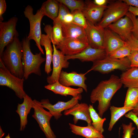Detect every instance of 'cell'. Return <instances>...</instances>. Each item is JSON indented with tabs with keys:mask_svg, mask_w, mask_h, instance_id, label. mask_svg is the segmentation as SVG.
Returning a JSON list of instances; mask_svg holds the SVG:
<instances>
[{
	"mask_svg": "<svg viewBox=\"0 0 138 138\" xmlns=\"http://www.w3.org/2000/svg\"><path fill=\"white\" fill-rule=\"evenodd\" d=\"M122 85L120 78L112 75L108 79L101 81L91 91L90 102L92 103L98 102V114L101 118L110 107L113 96Z\"/></svg>",
	"mask_w": 138,
	"mask_h": 138,
	"instance_id": "1",
	"label": "cell"
},
{
	"mask_svg": "<svg viewBox=\"0 0 138 138\" xmlns=\"http://www.w3.org/2000/svg\"><path fill=\"white\" fill-rule=\"evenodd\" d=\"M6 47L0 56V59L12 74L20 78H24L22 42L20 41L18 37H16Z\"/></svg>",
	"mask_w": 138,
	"mask_h": 138,
	"instance_id": "2",
	"label": "cell"
},
{
	"mask_svg": "<svg viewBox=\"0 0 138 138\" xmlns=\"http://www.w3.org/2000/svg\"><path fill=\"white\" fill-rule=\"evenodd\" d=\"M23 55L22 62L24 72V78L27 79L32 74L40 76L41 75L40 67L46 61V58L42 56L41 52L33 54L30 49V40L27 36L22 40Z\"/></svg>",
	"mask_w": 138,
	"mask_h": 138,
	"instance_id": "3",
	"label": "cell"
},
{
	"mask_svg": "<svg viewBox=\"0 0 138 138\" xmlns=\"http://www.w3.org/2000/svg\"><path fill=\"white\" fill-rule=\"evenodd\" d=\"M130 6L122 0L111 2L105 10L100 21L97 24L105 29L125 15Z\"/></svg>",
	"mask_w": 138,
	"mask_h": 138,
	"instance_id": "4",
	"label": "cell"
},
{
	"mask_svg": "<svg viewBox=\"0 0 138 138\" xmlns=\"http://www.w3.org/2000/svg\"><path fill=\"white\" fill-rule=\"evenodd\" d=\"M131 68L130 61L128 57L118 59L108 56L93 62L90 70L105 74L116 70L124 72Z\"/></svg>",
	"mask_w": 138,
	"mask_h": 138,
	"instance_id": "5",
	"label": "cell"
},
{
	"mask_svg": "<svg viewBox=\"0 0 138 138\" xmlns=\"http://www.w3.org/2000/svg\"><path fill=\"white\" fill-rule=\"evenodd\" d=\"M33 9L32 7L28 5L25 8L24 13L25 16L29 20L30 25L29 32L27 37L30 40H33L40 51L43 55L44 53L40 44V40L42 35L41 24L44 15L39 9L36 14L33 13Z\"/></svg>",
	"mask_w": 138,
	"mask_h": 138,
	"instance_id": "6",
	"label": "cell"
},
{
	"mask_svg": "<svg viewBox=\"0 0 138 138\" xmlns=\"http://www.w3.org/2000/svg\"><path fill=\"white\" fill-rule=\"evenodd\" d=\"M24 78H20L12 74L0 59V85L7 87L12 90L20 99L26 94L24 89Z\"/></svg>",
	"mask_w": 138,
	"mask_h": 138,
	"instance_id": "7",
	"label": "cell"
},
{
	"mask_svg": "<svg viewBox=\"0 0 138 138\" xmlns=\"http://www.w3.org/2000/svg\"><path fill=\"white\" fill-rule=\"evenodd\" d=\"M33 100L32 108L34 110L32 117L36 121L41 130L47 138H56L52 130L50 121L53 116L49 111L45 110L42 106L40 102L36 99Z\"/></svg>",
	"mask_w": 138,
	"mask_h": 138,
	"instance_id": "8",
	"label": "cell"
},
{
	"mask_svg": "<svg viewBox=\"0 0 138 138\" xmlns=\"http://www.w3.org/2000/svg\"><path fill=\"white\" fill-rule=\"evenodd\" d=\"M18 18L13 17L6 21L0 22V56L4 49L12 42L18 33L16 29Z\"/></svg>",
	"mask_w": 138,
	"mask_h": 138,
	"instance_id": "9",
	"label": "cell"
},
{
	"mask_svg": "<svg viewBox=\"0 0 138 138\" xmlns=\"http://www.w3.org/2000/svg\"><path fill=\"white\" fill-rule=\"evenodd\" d=\"M82 99V95L79 94L67 101H59L54 105L50 103L48 99H42L40 102L42 107L48 109L54 119L57 120L62 116V111L71 108Z\"/></svg>",
	"mask_w": 138,
	"mask_h": 138,
	"instance_id": "10",
	"label": "cell"
},
{
	"mask_svg": "<svg viewBox=\"0 0 138 138\" xmlns=\"http://www.w3.org/2000/svg\"><path fill=\"white\" fill-rule=\"evenodd\" d=\"M52 44L53 50L52 59L53 68L51 75L47 78V81L49 84H52L58 81L62 69L67 68L69 65V62L65 58V55L56 48L54 44Z\"/></svg>",
	"mask_w": 138,
	"mask_h": 138,
	"instance_id": "11",
	"label": "cell"
},
{
	"mask_svg": "<svg viewBox=\"0 0 138 138\" xmlns=\"http://www.w3.org/2000/svg\"><path fill=\"white\" fill-rule=\"evenodd\" d=\"M87 22L85 30L89 45L96 48L104 49V29L87 20Z\"/></svg>",
	"mask_w": 138,
	"mask_h": 138,
	"instance_id": "12",
	"label": "cell"
},
{
	"mask_svg": "<svg viewBox=\"0 0 138 138\" xmlns=\"http://www.w3.org/2000/svg\"><path fill=\"white\" fill-rule=\"evenodd\" d=\"M85 74L78 73L75 72L68 73L62 70L58 82L61 84L66 86H74L82 88L87 92V87L85 83L87 79Z\"/></svg>",
	"mask_w": 138,
	"mask_h": 138,
	"instance_id": "13",
	"label": "cell"
},
{
	"mask_svg": "<svg viewBox=\"0 0 138 138\" xmlns=\"http://www.w3.org/2000/svg\"><path fill=\"white\" fill-rule=\"evenodd\" d=\"M89 45L88 43L78 40L64 38L58 45L55 46L66 56H73L78 54Z\"/></svg>",
	"mask_w": 138,
	"mask_h": 138,
	"instance_id": "14",
	"label": "cell"
},
{
	"mask_svg": "<svg viewBox=\"0 0 138 138\" xmlns=\"http://www.w3.org/2000/svg\"><path fill=\"white\" fill-rule=\"evenodd\" d=\"M107 56L104 49L96 48L89 45L80 53L73 56L65 55V58L67 60L77 59L83 62L91 61L93 62Z\"/></svg>",
	"mask_w": 138,
	"mask_h": 138,
	"instance_id": "15",
	"label": "cell"
},
{
	"mask_svg": "<svg viewBox=\"0 0 138 138\" xmlns=\"http://www.w3.org/2000/svg\"><path fill=\"white\" fill-rule=\"evenodd\" d=\"M133 27V24L131 20L126 15L110 24L107 27L118 34L125 42L131 36Z\"/></svg>",
	"mask_w": 138,
	"mask_h": 138,
	"instance_id": "16",
	"label": "cell"
},
{
	"mask_svg": "<svg viewBox=\"0 0 138 138\" xmlns=\"http://www.w3.org/2000/svg\"><path fill=\"white\" fill-rule=\"evenodd\" d=\"M63 114L65 116L73 115L75 124L79 120H82L86 121L87 125H91L92 120L89 111V105L86 103H78L71 108L64 111Z\"/></svg>",
	"mask_w": 138,
	"mask_h": 138,
	"instance_id": "17",
	"label": "cell"
},
{
	"mask_svg": "<svg viewBox=\"0 0 138 138\" xmlns=\"http://www.w3.org/2000/svg\"><path fill=\"white\" fill-rule=\"evenodd\" d=\"M82 11L87 20L96 25L100 21L107 5L99 6L96 5L93 1L86 0Z\"/></svg>",
	"mask_w": 138,
	"mask_h": 138,
	"instance_id": "18",
	"label": "cell"
},
{
	"mask_svg": "<svg viewBox=\"0 0 138 138\" xmlns=\"http://www.w3.org/2000/svg\"><path fill=\"white\" fill-rule=\"evenodd\" d=\"M125 43L118 34L109 28L104 29L103 45L107 56Z\"/></svg>",
	"mask_w": 138,
	"mask_h": 138,
	"instance_id": "19",
	"label": "cell"
},
{
	"mask_svg": "<svg viewBox=\"0 0 138 138\" xmlns=\"http://www.w3.org/2000/svg\"><path fill=\"white\" fill-rule=\"evenodd\" d=\"M61 25L64 38L76 39L89 43L85 29L73 23Z\"/></svg>",
	"mask_w": 138,
	"mask_h": 138,
	"instance_id": "20",
	"label": "cell"
},
{
	"mask_svg": "<svg viewBox=\"0 0 138 138\" xmlns=\"http://www.w3.org/2000/svg\"><path fill=\"white\" fill-rule=\"evenodd\" d=\"M23 99L24 101L22 103H18L16 111L20 118V131H24L28 123V116L31 109L32 108L33 103V100L27 94Z\"/></svg>",
	"mask_w": 138,
	"mask_h": 138,
	"instance_id": "21",
	"label": "cell"
},
{
	"mask_svg": "<svg viewBox=\"0 0 138 138\" xmlns=\"http://www.w3.org/2000/svg\"><path fill=\"white\" fill-rule=\"evenodd\" d=\"M72 132L77 135L86 138H104L102 133L96 130L92 125L81 126L71 123H69Z\"/></svg>",
	"mask_w": 138,
	"mask_h": 138,
	"instance_id": "22",
	"label": "cell"
},
{
	"mask_svg": "<svg viewBox=\"0 0 138 138\" xmlns=\"http://www.w3.org/2000/svg\"><path fill=\"white\" fill-rule=\"evenodd\" d=\"M46 89L53 91L56 94L67 96L71 95L73 97L77 96L82 93L83 89L81 87L74 88L60 84L58 81L52 84H49L44 86Z\"/></svg>",
	"mask_w": 138,
	"mask_h": 138,
	"instance_id": "23",
	"label": "cell"
},
{
	"mask_svg": "<svg viewBox=\"0 0 138 138\" xmlns=\"http://www.w3.org/2000/svg\"><path fill=\"white\" fill-rule=\"evenodd\" d=\"M120 78L124 87L138 88V67H131L124 72Z\"/></svg>",
	"mask_w": 138,
	"mask_h": 138,
	"instance_id": "24",
	"label": "cell"
},
{
	"mask_svg": "<svg viewBox=\"0 0 138 138\" xmlns=\"http://www.w3.org/2000/svg\"><path fill=\"white\" fill-rule=\"evenodd\" d=\"M40 43L41 46H44L45 49L46 57L44 70L45 72L48 75L52 70L51 64L53 50L51 45V41L48 35L42 34Z\"/></svg>",
	"mask_w": 138,
	"mask_h": 138,
	"instance_id": "25",
	"label": "cell"
},
{
	"mask_svg": "<svg viewBox=\"0 0 138 138\" xmlns=\"http://www.w3.org/2000/svg\"><path fill=\"white\" fill-rule=\"evenodd\" d=\"M59 5L57 0H48L43 3L40 9L44 16H47L54 21L58 16Z\"/></svg>",
	"mask_w": 138,
	"mask_h": 138,
	"instance_id": "26",
	"label": "cell"
},
{
	"mask_svg": "<svg viewBox=\"0 0 138 138\" xmlns=\"http://www.w3.org/2000/svg\"><path fill=\"white\" fill-rule=\"evenodd\" d=\"M134 108L123 107H118L112 106L110 107L111 117L108 130L110 131L113 126L118 120L126 113L133 110Z\"/></svg>",
	"mask_w": 138,
	"mask_h": 138,
	"instance_id": "27",
	"label": "cell"
},
{
	"mask_svg": "<svg viewBox=\"0 0 138 138\" xmlns=\"http://www.w3.org/2000/svg\"><path fill=\"white\" fill-rule=\"evenodd\" d=\"M89 111L92 120L91 125L97 131L102 133L104 130L103 125L106 119L101 118L93 108L92 105H89Z\"/></svg>",
	"mask_w": 138,
	"mask_h": 138,
	"instance_id": "28",
	"label": "cell"
},
{
	"mask_svg": "<svg viewBox=\"0 0 138 138\" xmlns=\"http://www.w3.org/2000/svg\"><path fill=\"white\" fill-rule=\"evenodd\" d=\"M138 103V88H128L127 91L123 106L134 108Z\"/></svg>",
	"mask_w": 138,
	"mask_h": 138,
	"instance_id": "29",
	"label": "cell"
},
{
	"mask_svg": "<svg viewBox=\"0 0 138 138\" xmlns=\"http://www.w3.org/2000/svg\"><path fill=\"white\" fill-rule=\"evenodd\" d=\"M53 24L51 35L48 36L52 44L57 46L63 40L64 38L63 34L61 25L55 21H53Z\"/></svg>",
	"mask_w": 138,
	"mask_h": 138,
	"instance_id": "30",
	"label": "cell"
},
{
	"mask_svg": "<svg viewBox=\"0 0 138 138\" xmlns=\"http://www.w3.org/2000/svg\"><path fill=\"white\" fill-rule=\"evenodd\" d=\"M59 3L65 5L73 13L75 11H82L85 5V2L80 0H57Z\"/></svg>",
	"mask_w": 138,
	"mask_h": 138,
	"instance_id": "31",
	"label": "cell"
},
{
	"mask_svg": "<svg viewBox=\"0 0 138 138\" xmlns=\"http://www.w3.org/2000/svg\"><path fill=\"white\" fill-rule=\"evenodd\" d=\"M131 52L130 47L126 42L124 45L112 52L108 56L117 59H121L128 57Z\"/></svg>",
	"mask_w": 138,
	"mask_h": 138,
	"instance_id": "32",
	"label": "cell"
},
{
	"mask_svg": "<svg viewBox=\"0 0 138 138\" xmlns=\"http://www.w3.org/2000/svg\"><path fill=\"white\" fill-rule=\"evenodd\" d=\"M72 14L73 15L72 23L85 29L87 26V20L82 11L77 10Z\"/></svg>",
	"mask_w": 138,
	"mask_h": 138,
	"instance_id": "33",
	"label": "cell"
},
{
	"mask_svg": "<svg viewBox=\"0 0 138 138\" xmlns=\"http://www.w3.org/2000/svg\"><path fill=\"white\" fill-rule=\"evenodd\" d=\"M70 12H71L70 10L65 5L59 3L58 16L55 20L53 21L59 22L61 25L63 23L65 16Z\"/></svg>",
	"mask_w": 138,
	"mask_h": 138,
	"instance_id": "34",
	"label": "cell"
},
{
	"mask_svg": "<svg viewBox=\"0 0 138 138\" xmlns=\"http://www.w3.org/2000/svg\"><path fill=\"white\" fill-rule=\"evenodd\" d=\"M125 15L129 17L131 20L133 24L132 34L135 38L138 40V18H136L129 12H128Z\"/></svg>",
	"mask_w": 138,
	"mask_h": 138,
	"instance_id": "35",
	"label": "cell"
},
{
	"mask_svg": "<svg viewBox=\"0 0 138 138\" xmlns=\"http://www.w3.org/2000/svg\"><path fill=\"white\" fill-rule=\"evenodd\" d=\"M122 126L123 130L122 138H131L135 129L133 126L132 123L130 122L128 124L122 123Z\"/></svg>",
	"mask_w": 138,
	"mask_h": 138,
	"instance_id": "36",
	"label": "cell"
},
{
	"mask_svg": "<svg viewBox=\"0 0 138 138\" xmlns=\"http://www.w3.org/2000/svg\"><path fill=\"white\" fill-rule=\"evenodd\" d=\"M131 67H138V52L132 51L128 57Z\"/></svg>",
	"mask_w": 138,
	"mask_h": 138,
	"instance_id": "37",
	"label": "cell"
},
{
	"mask_svg": "<svg viewBox=\"0 0 138 138\" xmlns=\"http://www.w3.org/2000/svg\"><path fill=\"white\" fill-rule=\"evenodd\" d=\"M126 42L130 47L132 52H138V40L135 38L132 34Z\"/></svg>",
	"mask_w": 138,
	"mask_h": 138,
	"instance_id": "38",
	"label": "cell"
},
{
	"mask_svg": "<svg viewBox=\"0 0 138 138\" xmlns=\"http://www.w3.org/2000/svg\"><path fill=\"white\" fill-rule=\"evenodd\" d=\"M125 117L131 119L136 124L138 129V117L132 111H129L127 114H125Z\"/></svg>",
	"mask_w": 138,
	"mask_h": 138,
	"instance_id": "39",
	"label": "cell"
},
{
	"mask_svg": "<svg viewBox=\"0 0 138 138\" xmlns=\"http://www.w3.org/2000/svg\"><path fill=\"white\" fill-rule=\"evenodd\" d=\"M6 8V5L5 0H0V22H3L4 19L3 14L5 12Z\"/></svg>",
	"mask_w": 138,
	"mask_h": 138,
	"instance_id": "40",
	"label": "cell"
},
{
	"mask_svg": "<svg viewBox=\"0 0 138 138\" xmlns=\"http://www.w3.org/2000/svg\"><path fill=\"white\" fill-rule=\"evenodd\" d=\"M73 19V14L70 12L67 13L65 16L62 24H68L72 23Z\"/></svg>",
	"mask_w": 138,
	"mask_h": 138,
	"instance_id": "41",
	"label": "cell"
},
{
	"mask_svg": "<svg viewBox=\"0 0 138 138\" xmlns=\"http://www.w3.org/2000/svg\"><path fill=\"white\" fill-rule=\"evenodd\" d=\"M130 6L138 8V0H122Z\"/></svg>",
	"mask_w": 138,
	"mask_h": 138,
	"instance_id": "42",
	"label": "cell"
},
{
	"mask_svg": "<svg viewBox=\"0 0 138 138\" xmlns=\"http://www.w3.org/2000/svg\"><path fill=\"white\" fill-rule=\"evenodd\" d=\"M94 3L96 5L99 6H107V4L109 2L107 0H94Z\"/></svg>",
	"mask_w": 138,
	"mask_h": 138,
	"instance_id": "43",
	"label": "cell"
},
{
	"mask_svg": "<svg viewBox=\"0 0 138 138\" xmlns=\"http://www.w3.org/2000/svg\"><path fill=\"white\" fill-rule=\"evenodd\" d=\"M129 12L132 13L135 16H138V8L130 6Z\"/></svg>",
	"mask_w": 138,
	"mask_h": 138,
	"instance_id": "44",
	"label": "cell"
},
{
	"mask_svg": "<svg viewBox=\"0 0 138 138\" xmlns=\"http://www.w3.org/2000/svg\"><path fill=\"white\" fill-rule=\"evenodd\" d=\"M131 111L138 117V103L134 109Z\"/></svg>",
	"mask_w": 138,
	"mask_h": 138,
	"instance_id": "45",
	"label": "cell"
},
{
	"mask_svg": "<svg viewBox=\"0 0 138 138\" xmlns=\"http://www.w3.org/2000/svg\"><path fill=\"white\" fill-rule=\"evenodd\" d=\"M5 134V133L3 132L1 126H0V138H2Z\"/></svg>",
	"mask_w": 138,
	"mask_h": 138,
	"instance_id": "46",
	"label": "cell"
},
{
	"mask_svg": "<svg viewBox=\"0 0 138 138\" xmlns=\"http://www.w3.org/2000/svg\"><path fill=\"white\" fill-rule=\"evenodd\" d=\"M4 138H10L9 133H8L7 135Z\"/></svg>",
	"mask_w": 138,
	"mask_h": 138,
	"instance_id": "47",
	"label": "cell"
}]
</instances>
